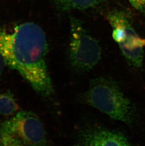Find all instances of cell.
<instances>
[{
  "instance_id": "52a82bcc",
  "label": "cell",
  "mask_w": 145,
  "mask_h": 146,
  "mask_svg": "<svg viewBox=\"0 0 145 146\" xmlns=\"http://www.w3.org/2000/svg\"><path fill=\"white\" fill-rule=\"evenodd\" d=\"M55 5L62 11L85 10L97 7L102 0H52Z\"/></svg>"
},
{
  "instance_id": "277c9868",
  "label": "cell",
  "mask_w": 145,
  "mask_h": 146,
  "mask_svg": "<svg viewBox=\"0 0 145 146\" xmlns=\"http://www.w3.org/2000/svg\"><path fill=\"white\" fill-rule=\"evenodd\" d=\"M107 18L113 29V38L125 59L133 67H141L144 61L145 39L136 33L123 12L111 11Z\"/></svg>"
},
{
  "instance_id": "6da1fadb",
  "label": "cell",
  "mask_w": 145,
  "mask_h": 146,
  "mask_svg": "<svg viewBox=\"0 0 145 146\" xmlns=\"http://www.w3.org/2000/svg\"><path fill=\"white\" fill-rule=\"evenodd\" d=\"M48 51L45 33L37 24L25 22L11 31L0 28V54L6 64L45 98L53 93L46 62Z\"/></svg>"
},
{
  "instance_id": "8992f818",
  "label": "cell",
  "mask_w": 145,
  "mask_h": 146,
  "mask_svg": "<svg viewBox=\"0 0 145 146\" xmlns=\"http://www.w3.org/2000/svg\"><path fill=\"white\" fill-rule=\"evenodd\" d=\"M78 139L81 146H133L122 133L100 126L84 128Z\"/></svg>"
},
{
  "instance_id": "8fae6325",
  "label": "cell",
  "mask_w": 145,
  "mask_h": 146,
  "mask_svg": "<svg viewBox=\"0 0 145 146\" xmlns=\"http://www.w3.org/2000/svg\"><path fill=\"white\" fill-rule=\"evenodd\" d=\"M6 65H7L5 61L3 56L0 54V77L4 72Z\"/></svg>"
},
{
  "instance_id": "3957f363",
  "label": "cell",
  "mask_w": 145,
  "mask_h": 146,
  "mask_svg": "<svg viewBox=\"0 0 145 146\" xmlns=\"http://www.w3.org/2000/svg\"><path fill=\"white\" fill-rule=\"evenodd\" d=\"M70 41L69 57L71 65L80 72L91 70L102 57L99 42L84 28L80 20L70 17Z\"/></svg>"
},
{
  "instance_id": "7a4b0ae2",
  "label": "cell",
  "mask_w": 145,
  "mask_h": 146,
  "mask_svg": "<svg viewBox=\"0 0 145 146\" xmlns=\"http://www.w3.org/2000/svg\"><path fill=\"white\" fill-rule=\"evenodd\" d=\"M83 100L113 120L129 125L133 123V105L112 79L100 77L92 80L84 93Z\"/></svg>"
},
{
  "instance_id": "5b68a950",
  "label": "cell",
  "mask_w": 145,
  "mask_h": 146,
  "mask_svg": "<svg viewBox=\"0 0 145 146\" xmlns=\"http://www.w3.org/2000/svg\"><path fill=\"white\" fill-rule=\"evenodd\" d=\"M0 131L12 135L25 146H47L44 124L37 116L29 111L18 112L3 122Z\"/></svg>"
},
{
  "instance_id": "ba28073f",
  "label": "cell",
  "mask_w": 145,
  "mask_h": 146,
  "mask_svg": "<svg viewBox=\"0 0 145 146\" xmlns=\"http://www.w3.org/2000/svg\"><path fill=\"white\" fill-rule=\"evenodd\" d=\"M18 106L14 96L10 91L0 93V114L10 116L18 111Z\"/></svg>"
},
{
  "instance_id": "9c48e42d",
  "label": "cell",
  "mask_w": 145,
  "mask_h": 146,
  "mask_svg": "<svg viewBox=\"0 0 145 146\" xmlns=\"http://www.w3.org/2000/svg\"><path fill=\"white\" fill-rule=\"evenodd\" d=\"M0 146H25L12 135L0 131Z\"/></svg>"
},
{
  "instance_id": "30bf717a",
  "label": "cell",
  "mask_w": 145,
  "mask_h": 146,
  "mask_svg": "<svg viewBox=\"0 0 145 146\" xmlns=\"http://www.w3.org/2000/svg\"><path fill=\"white\" fill-rule=\"evenodd\" d=\"M131 6L145 16V0H128Z\"/></svg>"
}]
</instances>
